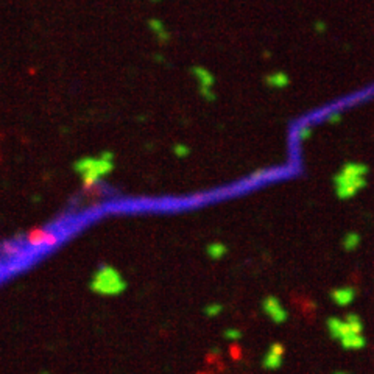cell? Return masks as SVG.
I'll use <instances>...</instances> for the list:
<instances>
[{
	"mask_svg": "<svg viewBox=\"0 0 374 374\" xmlns=\"http://www.w3.org/2000/svg\"><path fill=\"white\" fill-rule=\"evenodd\" d=\"M354 296H356V292H354V289H351V287L337 289V290H334V292L331 293V298L334 300V303H337L339 306H346V304H350V303L354 300Z\"/></svg>",
	"mask_w": 374,
	"mask_h": 374,
	"instance_id": "cell-10",
	"label": "cell"
},
{
	"mask_svg": "<svg viewBox=\"0 0 374 374\" xmlns=\"http://www.w3.org/2000/svg\"><path fill=\"white\" fill-rule=\"evenodd\" d=\"M192 72L195 73L197 80L200 81L201 94H203L206 98H208V100H212V83H214L212 75H211L208 70L201 69V67H193Z\"/></svg>",
	"mask_w": 374,
	"mask_h": 374,
	"instance_id": "cell-9",
	"label": "cell"
},
{
	"mask_svg": "<svg viewBox=\"0 0 374 374\" xmlns=\"http://www.w3.org/2000/svg\"><path fill=\"white\" fill-rule=\"evenodd\" d=\"M360 239L357 236H348L346 237V250H354L359 245Z\"/></svg>",
	"mask_w": 374,
	"mask_h": 374,
	"instance_id": "cell-13",
	"label": "cell"
},
{
	"mask_svg": "<svg viewBox=\"0 0 374 374\" xmlns=\"http://www.w3.org/2000/svg\"><path fill=\"white\" fill-rule=\"evenodd\" d=\"M262 309L265 311V314L278 325L284 323V321L287 320V312L284 311V307L281 306L278 298H273V296H268L267 300H264Z\"/></svg>",
	"mask_w": 374,
	"mask_h": 374,
	"instance_id": "cell-7",
	"label": "cell"
},
{
	"mask_svg": "<svg viewBox=\"0 0 374 374\" xmlns=\"http://www.w3.org/2000/svg\"><path fill=\"white\" fill-rule=\"evenodd\" d=\"M111 169H112V161H111L109 153H105L98 159H83L75 164V170L81 175L86 187L97 183L98 179L105 173H108Z\"/></svg>",
	"mask_w": 374,
	"mask_h": 374,
	"instance_id": "cell-3",
	"label": "cell"
},
{
	"mask_svg": "<svg viewBox=\"0 0 374 374\" xmlns=\"http://www.w3.org/2000/svg\"><path fill=\"white\" fill-rule=\"evenodd\" d=\"M362 321L354 314L348 315L345 320L331 318L328 321V331L334 339H339L346 350H359L365 345L362 335Z\"/></svg>",
	"mask_w": 374,
	"mask_h": 374,
	"instance_id": "cell-1",
	"label": "cell"
},
{
	"mask_svg": "<svg viewBox=\"0 0 374 374\" xmlns=\"http://www.w3.org/2000/svg\"><path fill=\"white\" fill-rule=\"evenodd\" d=\"M187 151H189V150H187L186 147H178V150H176L178 154H187Z\"/></svg>",
	"mask_w": 374,
	"mask_h": 374,
	"instance_id": "cell-17",
	"label": "cell"
},
{
	"mask_svg": "<svg viewBox=\"0 0 374 374\" xmlns=\"http://www.w3.org/2000/svg\"><path fill=\"white\" fill-rule=\"evenodd\" d=\"M225 253H226V248L220 243H215L212 247H209V256L212 259H220L222 256H225Z\"/></svg>",
	"mask_w": 374,
	"mask_h": 374,
	"instance_id": "cell-11",
	"label": "cell"
},
{
	"mask_svg": "<svg viewBox=\"0 0 374 374\" xmlns=\"http://www.w3.org/2000/svg\"><path fill=\"white\" fill-rule=\"evenodd\" d=\"M25 250L22 245L16 242H3L0 245V265L2 264H14L25 257Z\"/></svg>",
	"mask_w": 374,
	"mask_h": 374,
	"instance_id": "cell-6",
	"label": "cell"
},
{
	"mask_svg": "<svg viewBox=\"0 0 374 374\" xmlns=\"http://www.w3.org/2000/svg\"><path fill=\"white\" fill-rule=\"evenodd\" d=\"M226 335H228L229 339H239L240 334L237 331H226Z\"/></svg>",
	"mask_w": 374,
	"mask_h": 374,
	"instance_id": "cell-16",
	"label": "cell"
},
{
	"mask_svg": "<svg viewBox=\"0 0 374 374\" xmlns=\"http://www.w3.org/2000/svg\"><path fill=\"white\" fill-rule=\"evenodd\" d=\"M368 167L364 164L350 162L342 167V170L335 175V192L337 197L345 200L350 198L362 189L367 183Z\"/></svg>",
	"mask_w": 374,
	"mask_h": 374,
	"instance_id": "cell-2",
	"label": "cell"
},
{
	"mask_svg": "<svg viewBox=\"0 0 374 374\" xmlns=\"http://www.w3.org/2000/svg\"><path fill=\"white\" fill-rule=\"evenodd\" d=\"M91 287L97 293L103 295H115L120 293L125 289V282L122 281L120 275L111 267H101L100 272L94 276Z\"/></svg>",
	"mask_w": 374,
	"mask_h": 374,
	"instance_id": "cell-4",
	"label": "cell"
},
{
	"mask_svg": "<svg viewBox=\"0 0 374 374\" xmlns=\"http://www.w3.org/2000/svg\"><path fill=\"white\" fill-rule=\"evenodd\" d=\"M231 354H233V357L234 359H240V356H242V350H240V346H233L231 348Z\"/></svg>",
	"mask_w": 374,
	"mask_h": 374,
	"instance_id": "cell-14",
	"label": "cell"
},
{
	"mask_svg": "<svg viewBox=\"0 0 374 374\" xmlns=\"http://www.w3.org/2000/svg\"><path fill=\"white\" fill-rule=\"evenodd\" d=\"M206 311H208V315H217L218 311H222V306H211Z\"/></svg>",
	"mask_w": 374,
	"mask_h": 374,
	"instance_id": "cell-15",
	"label": "cell"
},
{
	"mask_svg": "<svg viewBox=\"0 0 374 374\" xmlns=\"http://www.w3.org/2000/svg\"><path fill=\"white\" fill-rule=\"evenodd\" d=\"M61 236L58 233L51 229H42V228H37L33 229L28 233L27 236V242L28 245H31L33 248H53L59 243Z\"/></svg>",
	"mask_w": 374,
	"mask_h": 374,
	"instance_id": "cell-5",
	"label": "cell"
},
{
	"mask_svg": "<svg viewBox=\"0 0 374 374\" xmlns=\"http://www.w3.org/2000/svg\"><path fill=\"white\" fill-rule=\"evenodd\" d=\"M284 354H286V350H284V346H282L281 343H275V345L268 350L267 356L264 357V368H268V370L279 368V365L282 364Z\"/></svg>",
	"mask_w": 374,
	"mask_h": 374,
	"instance_id": "cell-8",
	"label": "cell"
},
{
	"mask_svg": "<svg viewBox=\"0 0 374 374\" xmlns=\"http://www.w3.org/2000/svg\"><path fill=\"white\" fill-rule=\"evenodd\" d=\"M339 374H342V373H339Z\"/></svg>",
	"mask_w": 374,
	"mask_h": 374,
	"instance_id": "cell-18",
	"label": "cell"
},
{
	"mask_svg": "<svg viewBox=\"0 0 374 374\" xmlns=\"http://www.w3.org/2000/svg\"><path fill=\"white\" fill-rule=\"evenodd\" d=\"M151 30L156 31V36H158V37H162V36L167 37V33H165L164 25L159 23V22H156V20H151Z\"/></svg>",
	"mask_w": 374,
	"mask_h": 374,
	"instance_id": "cell-12",
	"label": "cell"
}]
</instances>
